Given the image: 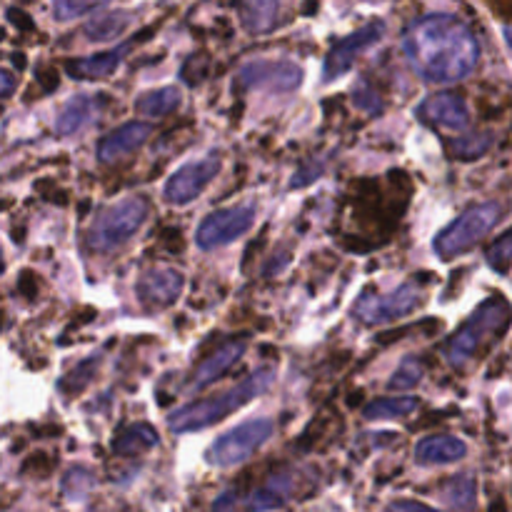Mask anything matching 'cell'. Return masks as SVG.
<instances>
[{
  "label": "cell",
  "mask_w": 512,
  "mask_h": 512,
  "mask_svg": "<svg viewBox=\"0 0 512 512\" xmlns=\"http://www.w3.org/2000/svg\"><path fill=\"white\" fill-rule=\"evenodd\" d=\"M403 53L420 78L438 85L465 80L480 63V43L473 30L445 13L415 20L403 35Z\"/></svg>",
  "instance_id": "cell-1"
},
{
  "label": "cell",
  "mask_w": 512,
  "mask_h": 512,
  "mask_svg": "<svg viewBox=\"0 0 512 512\" xmlns=\"http://www.w3.org/2000/svg\"><path fill=\"white\" fill-rule=\"evenodd\" d=\"M273 378L275 373L270 368L258 370V373H253L250 378L240 380L235 388L225 390V393L213 395V398H205V400H195V403L175 410V413L168 418V428L178 435L210 428V425L220 423V420H225L228 415H233L235 410L253 403L258 395H263L265 390L270 388Z\"/></svg>",
  "instance_id": "cell-2"
},
{
  "label": "cell",
  "mask_w": 512,
  "mask_h": 512,
  "mask_svg": "<svg viewBox=\"0 0 512 512\" xmlns=\"http://www.w3.org/2000/svg\"><path fill=\"white\" fill-rule=\"evenodd\" d=\"M512 323V305L500 295H493L490 300H485L473 315H470L468 323L458 330V333L450 338V343L445 345V360H448L453 368H465L468 363H473L478 355H483V350H488L490 345L498 343L503 338L505 330Z\"/></svg>",
  "instance_id": "cell-3"
},
{
  "label": "cell",
  "mask_w": 512,
  "mask_h": 512,
  "mask_svg": "<svg viewBox=\"0 0 512 512\" xmlns=\"http://www.w3.org/2000/svg\"><path fill=\"white\" fill-rule=\"evenodd\" d=\"M150 203L143 195H128L95 215L88 230V248L93 253H113L128 243L148 220Z\"/></svg>",
  "instance_id": "cell-4"
},
{
  "label": "cell",
  "mask_w": 512,
  "mask_h": 512,
  "mask_svg": "<svg viewBox=\"0 0 512 512\" xmlns=\"http://www.w3.org/2000/svg\"><path fill=\"white\" fill-rule=\"evenodd\" d=\"M500 218H503V205L495 203V200L465 210L460 218H455L453 223H450L448 228H443V233L435 238V253L443 260L458 258V255L468 253L473 245H478L480 240L500 223Z\"/></svg>",
  "instance_id": "cell-5"
},
{
  "label": "cell",
  "mask_w": 512,
  "mask_h": 512,
  "mask_svg": "<svg viewBox=\"0 0 512 512\" xmlns=\"http://www.w3.org/2000/svg\"><path fill=\"white\" fill-rule=\"evenodd\" d=\"M270 435H273V423L270 420H248V423L220 435L210 445L205 460L210 465H215V468H235V465H243L245 460L253 458L255 450H260L268 443Z\"/></svg>",
  "instance_id": "cell-6"
},
{
  "label": "cell",
  "mask_w": 512,
  "mask_h": 512,
  "mask_svg": "<svg viewBox=\"0 0 512 512\" xmlns=\"http://www.w3.org/2000/svg\"><path fill=\"white\" fill-rule=\"evenodd\" d=\"M255 223V205L240 203L235 208H223L210 213L208 218L200 223L195 240L203 250L223 248V245L233 243V240L243 238Z\"/></svg>",
  "instance_id": "cell-7"
},
{
  "label": "cell",
  "mask_w": 512,
  "mask_h": 512,
  "mask_svg": "<svg viewBox=\"0 0 512 512\" xmlns=\"http://www.w3.org/2000/svg\"><path fill=\"white\" fill-rule=\"evenodd\" d=\"M418 303L420 290L415 288V285L405 283L388 295L365 293L363 298L355 303V318L363 325H385L413 313V308Z\"/></svg>",
  "instance_id": "cell-8"
},
{
  "label": "cell",
  "mask_w": 512,
  "mask_h": 512,
  "mask_svg": "<svg viewBox=\"0 0 512 512\" xmlns=\"http://www.w3.org/2000/svg\"><path fill=\"white\" fill-rule=\"evenodd\" d=\"M220 170V158L208 155V158L193 160V163H185L183 168L175 170L170 175V180L165 183V200L170 205H188L190 200L198 198L205 188L210 185V180L218 175Z\"/></svg>",
  "instance_id": "cell-9"
},
{
  "label": "cell",
  "mask_w": 512,
  "mask_h": 512,
  "mask_svg": "<svg viewBox=\"0 0 512 512\" xmlns=\"http://www.w3.org/2000/svg\"><path fill=\"white\" fill-rule=\"evenodd\" d=\"M385 35V25L380 20L375 23H368L365 28L355 30L350 33L348 38L338 40V43L330 48V53L325 55V65H323V80H335V78H343L350 68H353L355 58H358L363 50H368L370 45L378 43L380 38Z\"/></svg>",
  "instance_id": "cell-10"
},
{
  "label": "cell",
  "mask_w": 512,
  "mask_h": 512,
  "mask_svg": "<svg viewBox=\"0 0 512 512\" xmlns=\"http://www.w3.org/2000/svg\"><path fill=\"white\" fill-rule=\"evenodd\" d=\"M303 80V70L288 60H253L243 65L238 73L240 88H268L273 90H295Z\"/></svg>",
  "instance_id": "cell-11"
},
{
  "label": "cell",
  "mask_w": 512,
  "mask_h": 512,
  "mask_svg": "<svg viewBox=\"0 0 512 512\" xmlns=\"http://www.w3.org/2000/svg\"><path fill=\"white\" fill-rule=\"evenodd\" d=\"M418 118L425 125L440 130H465L470 123V110L465 98L455 93H435L425 98L418 108Z\"/></svg>",
  "instance_id": "cell-12"
},
{
  "label": "cell",
  "mask_w": 512,
  "mask_h": 512,
  "mask_svg": "<svg viewBox=\"0 0 512 512\" xmlns=\"http://www.w3.org/2000/svg\"><path fill=\"white\" fill-rule=\"evenodd\" d=\"M183 273L173 268H160V270H150L145 273L143 278L138 280V293L140 303L145 305L148 310H160V308H170L175 300L180 298L183 293Z\"/></svg>",
  "instance_id": "cell-13"
},
{
  "label": "cell",
  "mask_w": 512,
  "mask_h": 512,
  "mask_svg": "<svg viewBox=\"0 0 512 512\" xmlns=\"http://www.w3.org/2000/svg\"><path fill=\"white\" fill-rule=\"evenodd\" d=\"M150 133H153V128H150L148 123H140V120L120 125L118 130L105 135L98 143V160L100 163H115V160L135 153L138 148H143L145 140L150 138Z\"/></svg>",
  "instance_id": "cell-14"
},
{
  "label": "cell",
  "mask_w": 512,
  "mask_h": 512,
  "mask_svg": "<svg viewBox=\"0 0 512 512\" xmlns=\"http://www.w3.org/2000/svg\"><path fill=\"white\" fill-rule=\"evenodd\" d=\"M245 348H248V340H228V343H223L220 348H215L213 353L195 368L193 378H190V388L200 390L205 388V385L213 383L215 378H220L235 360H240Z\"/></svg>",
  "instance_id": "cell-15"
},
{
  "label": "cell",
  "mask_w": 512,
  "mask_h": 512,
  "mask_svg": "<svg viewBox=\"0 0 512 512\" xmlns=\"http://www.w3.org/2000/svg\"><path fill=\"white\" fill-rule=\"evenodd\" d=\"M468 455V445L453 435H430L415 448V460L420 465H450Z\"/></svg>",
  "instance_id": "cell-16"
},
{
  "label": "cell",
  "mask_w": 512,
  "mask_h": 512,
  "mask_svg": "<svg viewBox=\"0 0 512 512\" xmlns=\"http://www.w3.org/2000/svg\"><path fill=\"white\" fill-rule=\"evenodd\" d=\"M130 45H120L115 50H105V53L93 55V58H83V60H70L65 68L73 78L78 80H100V78H108L113 75L115 70L120 68V63L125 60L128 55Z\"/></svg>",
  "instance_id": "cell-17"
},
{
  "label": "cell",
  "mask_w": 512,
  "mask_h": 512,
  "mask_svg": "<svg viewBox=\"0 0 512 512\" xmlns=\"http://www.w3.org/2000/svg\"><path fill=\"white\" fill-rule=\"evenodd\" d=\"M183 95L175 85H168V88H158V90H148V93L140 95L135 100V110L143 115H153V118H163V115L173 113L175 108L180 105Z\"/></svg>",
  "instance_id": "cell-18"
},
{
  "label": "cell",
  "mask_w": 512,
  "mask_h": 512,
  "mask_svg": "<svg viewBox=\"0 0 512 512\" xmlns=\"http://www.w3.org/2000/svg\"><path fill=\"white\" fill-rule=\"evenodd\" d=\"M130 23H133V15L125 13V10H120V13H105L90 20L83 28V33L88 40L105 43V40H113L118 38L120 33H125V28H128Z\"/></svg>",
  "instance_id": "cell-19"
},
{
  "label": "cell",
  "mask_w": 512,
  "mask_h": 512,
  "mask_svg": "<svg viewBox=\"0 0 512 512\" xmlns=\"http://www.w3.org/2000/svg\"><path fill=\"white\" fill-rule=\"evenodd\" d=\"M278 18V0H243V20L250 33H268Z\"/></svg>",
  "instance_id": "cell-20"
},
{
  "label": "cell",
  "mask_w": 512,
  "mask_h": 512,
  "mask_svg": "<svg viewBox=\"0 0 512 512\" xmlns=\"http://www.w3.org/2000/svg\"><path fill=\"white\" fill-rule=\"evenodd\" d=\"M155 445H158V433H155L150 425L140 423L123 430V433L118 435V440L113 443V448L118 455H140L145 453V450L155 448Z\"/></svg>",
  "instance_id": "cell-21"
},
{
  "label": "cell",
  "mask_w": 512,
  "mask_h": 512,
  "mask_svg": "<svg viewBox=\"0 0 512 512\" xmlns=\"http://www.w3.org/2000/svg\"><path fill=\"white\" fill-rule=\"evenodd\" d=\"M90 115H93V100L85 98V95H78V98L70 100V103L63 108V113H60L58 133L63 135L75 133V130H80L85 123H88Z\"/></svg>",
  "instance_id": "cell-22"
},
{
  "label": "cell",
  "mask_w": 512,
  "mask_h": 512,
  "mask_svg": "<svg viewBox=\"0 0 512 512\" xmlns=\"http://www.w3.org/2000/svg\"><path fill=\"white\" fill-rule=\"evenodd\" d=\"M418 408L415 398H380L365 408V418L368 420H395L405 418Z\"/></svg>",
  "instance_id": "cell-23"
},
{
  "label": "cell",
  "mask_w": 512,
  "mask_h": 512,
  "mask_svg": "<svg viewBox=\"0 0 512 512\" xmlns=\"http://www.w3.org/2000/svg\"><path fill=\"white\" fill-rule=\"evenodd\" d=\"M445 503L450 508H473L475 505V480L463 475V478H455L453 483L445 488Z\"/></svg>",
  "instance_id": "cell-24"
},
{
  "label": "cell",
  "mask_w": 512,
  "mask_h": 512,
  "mask_svg": "<svg viewBox=\"0 0 512 512\" xmlns=\"http://www.w3.org/2000/svg\"><path fill=\"white\" fill-rule=\"evenodd\" d=\"M110 0H53V15L58 20H73L78 15L93 13V10L103 8Z\"/></svg>",
  "instance_id": "cell-25"
},
{
  "label": "cell",
  "mask_w": 512,
  "mask_h": 512,
  "mask_svg": "<svg viewBox=\"0 0 512 512\" xmlns=\"http://www.w3.org/2000/svg\"><path fill=\"white\" fill-rule=\"evenodd\" d=\"M488 263L493 265L498 273H508V268L512 265V230H508L503 238H498L490 245Z\"/></svg>",
  "instance_id": "cell-26"
},
{
  "label": "cell",
  "mask_w": 512,
  "mask_h": 512,
  "mask_svg": "<svg viewBox=\"0 0 512 512\" xmlns=\"http://www.w3.org/2000/svg\"><path fill=\"white\" fill-rule=\"evenodd\" d=\"M420 380H423V368H420V363H415V360H405V363L395 370L393 378H390L388 388L390 390H410V388H415Z\"/></svg>",
  "instance_id": "cell-27"
},
{
  "label": "cell",
  "mask_w": 512,
  "mask_h": 512,
  "mask_svg": "<svg viewBox=\"0 0 512 512\" xmlns=\"http://www.w3.org/2000/svg\"><path fill=\"white\" fill-rule=\"evenodd\" d=\"M390 510H428L430 505L420 503V500H398V503H390Z\"/></svg>",
  "instance_id": "cell-28"
},
{
  "label": "cell",
  "mask_w": 512,
  "mask_h": 512,
  "mask_svg": "<svg viewBox=\"0 0 512 512\" xmlns=\"http://www.w3.org/2000/svg\"><path fill=\"white\" fill-rule=\"evenodd\" d=\"M15 88V78L8 73V70H0V98H5V95L13 93Z\"/></svg>",
  "instance_id": "cell-29"
},
{
  "label": "cell",
  "mask_w": 512,
  "mask_h": 512,
  "mask_svg": "<svg viewBox=\"0 0 512 512\" xmlns=\"http://www.w3.org/2000/svg\"><path fill=\"white\" fill-rule=\"evenodd\" d=\"M505 40H508V45L512 48V25L510 28H505Z\"/></svg>",
  "instance_id": "cell-30"
}]
</instances>
